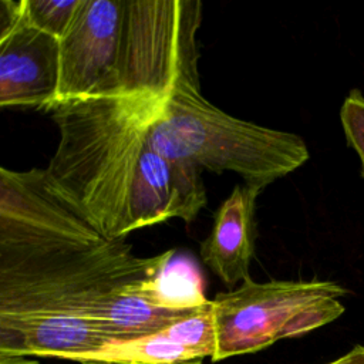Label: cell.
Listing matches in <instances>:
<instances>
[{
	"label": "cell",
	"mask_w": 364,
	"mask_h": 364,
	"mask_svg": "<svg viewBox=\"0 0 364 364\" xmlns=\"http://www.w3.org/2000/svg\"><path fill=\"white\" fill-rule=\"evenodd\" d=\"M80 364H202L203 358L178 341L168 326L149 336L112 341L95 351L65 358Z\"/></svg>",
	"instance_id": "12"
},
{
	"label": "cell",
	"mask_w": 364,
	"mask_h": 364,
	"mask_svg": "<svg viewBox=\"0 0 364 364\" xmlns=\"http://www.w3.org/2000/svg\"><path fill=\"white\" fill-rule=\"evenodd\" d=\"M148 142L171 161L216 173L235 172L260 189L310 158L301 136L235 118L193 87L175 90L162 104Z\"/></svg>",
	"instance_id": "3"
},
{
	"label": "cell",
	"mask_w": 364,
	"mask_h": 364,
	"mask_svg": "<svg viewBox=\"0 0 364 364\" xmlns=\"http://www.w3.org/2000/svg\"><path fill=\"white\" fill-rule=\"evenodd\" d=\"M198 0H125L117 95L166 101L182 87L199 88Z\"/></svg>",
	"instance_id": "5"
},
{
	"label": "cell",
	"mask_w": 364,
	"mask_h": 364,
	"mask_svg": "<svg viewBox=\"0 0 364 364\" xmlns=\"http://www.w3.org/2000/svg\"><path fill=\"white\" fill-rule=\"evenodd\" d=\"M112 341L95 323L78 316L0 314V354L65 360Z\"/></svg>",
	"instance_id": "8"
},
{
	"label": "cell",
	"mask_w": 364,
	"mask_h": 364,
	"mask_svg": "<svg viewBox=\"0 0 364 364\" xmlns=\"http://www.w3.org/2000/svg\"><path fill=\"white\" fill-rule=\"evenodd\" d=\"M82 0H26V23L63 40Z\"/></svg>",
	"instance_id": "13"
},
{
	"label": "cell",
	"mask_w": 364,
	"mask_h": 364,
	"mask_svg": "<svg viewBox=\"0 0 364 364\" xmlns=\"http://www.w3.org/2000/svg\"><path fill=\"white\" fill-rule=\"evenodd\" d=\"M141 283L136 282L112 290L95 306L88 320L102 328L112 340L121 341L161 331L191 313H175L152 306L136 291Z\"/></svg>",
	"instance_id": "10"
},
{
	"label": "cell",
	"mask_w": 364,
	"mask_h": 364,
	"mask_svg": "<svg viewBox=\"0 0 364 364\" xmlns=\"http://www.w3.org/2000/svg\"><path fill=\"white\" fill-rule=\"evenodd\" d=\"M348 290L330 280L252 279L212 300L216 348L212 363L264 350L337 320Z\"/></svg>",
	"instance_id": "4"
},
{
	"label": "cell",
	"mask_w": 364,
	"mask_h": 364,
	"mask_svg": "<svg viewBox=\"0 0 364 364\" xmlns=\"http://www.w3.org/2000/svg\"><path fill=\"white\" fill-rule=\"evenodd\" d=\"M26 0H0V40L13 33L24 20Z\"/></svg>",
	"instance_id": "15"
},
{
	"label": "cell",
	"mask_w": 364,
	"mask_h": 364,
	"mask_svg": "<svg viewBox=\"0 0 364 364\" xmlns=\"http://www.w3.org/2000/svg\"><path fill=\"white\" fill-rule=\"evenodd\" d=\"M0 364H38L34 357L0 354Z\"/></svg>",
	"instance_id": "17"
},
{
	"label": "cell",
	"mask_w": 364,
	"mask_h": 364,
	"mask_svg": "<svg viewBox=\"0 0 364 364\" xmlns=\"http://www.w3.org/2000/svg\"><path fill=\"white\" fill-rule=\"evenodd\" d=\"M164 102L94 95L50 109L60 141L44 181L108 240L155 225V189L169 159L149 145L148 129Z\"/></svg>",
	"instance_id": "2"
},
{
	"label": "cell",
	"mask_w": 364,
	"mask_h": 364,
	"mask_svg": "<svg viewBox=\"0 0 364 364\" xmlns=\"http://www.w3.org/2000/svg\"><path fill=\"white\" fill-rule=\"evenodd\" d=\"M263 189L236 185L215 213L212 230L200 245L202 262L229 286L250 279L255 252V209Z\"/></svg>",
	"instance_id": "9"
},
{
	"label": "cell",
	"mask_w": 364,
	"mask_h": 364,
	"mask_svg": "<svg viewBox=\"0 0 364 364\" xmlns=\"http://www.w3.org/2000/svg\"><path fill=\"white\" fill-rule=\"evenodd\" d=\"M136 291L152 306L175 313L193 311L212 301L205 296V279L195 259L178 253L144 280Z\"/></svg>",
	"instance_id": "11"
},
{
	"label": "cell",
	"mask_w": 364,
	"mask_h": 364,
	"mask_svg": "<svg viewBox=\"0 0 364 364\" xmlns=\"http://www.w3.org/2000/svg\"><path fill=\"white\" fill-rule=\"evenodd\" d=\"M125 0H82L60 40L57 102L117 95Z\"/></svg>",
	"instance_id": "6"
},
{
	"label": "cell",
	"mask_w": 364,
	"mask_h": 364,
	"mask_svg": "<svg viewBox=\"0 0 364 364\" xmlns=\"http://www.w3.org/2000/svg\"><path fill=\"white\" fill-rule=\"evenodd\" d=\"M327 364H364V346H354L348 353Z\"/></svg>",
	"instance_id": "16"
},
{
	"label": "cell",
	"mask_w": 364,
	"mask_h": 364,
	"mask_svg": "<svg viewBox=\"0 0 364 364\" xmlns=\"http://www.w3.org/2000/svg\"><path fill=\"white\" fill-rule=\"evenodd\" d=\"M175 249L141 257L105 239L44 181H18L0 196V314L88 320L112 290L154 276Z\"/></svg>",
	"instance_id": "1"
},
{
	"label": "cell",
	"mask_w": 364,
	"mask_h": 364,
	"mask_svg": "<svg viewBox=\"0 0 364 364\" xmlns=\"http://www.w3.org/2000/svg\"><path fill=\"white\" fill-rule=\"evenodd\" d=\"M340 122L347 145L360 159V173L364 179V94L350 90L340 108Z\"/></svg>",
	"instance_id": "14"
},
{
	"label": "cell",
	"mask_w": 364,
	"mask_h": 364,
	"mask_svg": "<svg viewBox=\"0 0 364 364\" xmlns=\"http://www.w3.org/2000/svg\"><path fill=\"white\" fill-rule=\"evenodd\" d=\"M60 40L26 20L0 40V105L51 109L58 98Z\"/></svg>",
	"instance_id": "7"
}]
</instances>
